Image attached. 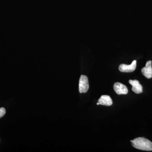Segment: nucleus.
<instances>
[{
  "label": "nucleus",
  "mask_w": 152,
  "mask_h": 152,
  "mask_svg": "<svg viewBox=\"0 0 152 152\" xmlns=\"http://www.w3.org/2000/svg\"><path fill=\"white\" fill-rule=\"evenodd\" d=\"M134 148L145 151H152V142L148 139L143 137H138L131 140Z\"/></svg>",
  "instance_id": "obj_1"
},
{
  "label": "nucleus",
  "mask_w": 152,
  "mask_h": 152,
  "mask_svg": "<svg viewBox=\"0 0 152 152\" xmlns=\"http://www.w3.org/2000/svg\"><path fill=\"white\" fill-rule=\"evenodd\" d=\"M89 89L88 80L87 76L82 75L79 80V90L80 93H86Z\"/></svg>",
  "instance_id": "obj_2"
},
{
  "label": "nucleus",
  "mask_w": 152,
  "mask_h": 152,
  "mask_svg": "<svg viewBox=\"0 0 152 152\" xmlns=\"http://www.w3.org/2000/svg\"><path fill=\"white\" fill-rule=\"evenodd\" d=\"M137 66V61L134 60L131 65L122 64L119 67V69L122 72H132L135 70Z\"/></svg>",
  "instance_id": "obj_3"
},
{
  "label": "nucleus",
  "mask_w": 152,
  "mask_h": 152,
  "mask_svg": "<svg viewBox=\"0 0 152 152\" xmlns=\"http://www.w3.org/2000/svg\"><path fill=\"white\" fill-rule=\"evenodd\" d=\"M113 88L114 91L118 94H128L127 88L121 83H115L114 85Z\"/></svg>",
  "instance_id": "obj_4"
},
{
  "label": "nucleus",
  "mask_w": 152,
  "mask_h": 152,
  "mask_svg": "<svg viewBox=\"0 0 152 152\" xmlns=\"http://www.w3.org/2000/svg\"><path fill=\"white\" fill-rule=\"evenodd\" d=\"M142 74L145 77L148 79H151L152 77V61H148L146 64L145 66L141 70Z\"/></svg>",
  "instance_id": "obj_5"
},
{
  "label": "nucleus",
  "mask_w": 152,
  "mask_h": 152,
  "mask_svg": "<svg viewBox=\"0 0 152 152\" xmlns=\"http://www.w3.org/2000/svg\"><path fill=\"white\" fill-rule=\"evenodd\" d=\"M129 83L132 85V90L133 92L137 94H141L142 92V87L137 80H130Z\"/></svg>",
  "instance_id": "obj_6"
},
{
  "label": "nucleus",
  "mask_w": 152,
  "mask_h": 152,
  "mask_svg": "<svg viewBox=\"0 0 152 152\" xmlns=\"http://www.w3.org/2000/svg\"><path fill=\"white\" fill-rule=\"evenodd\" d=\"M99 104L106 106H110L113 104L111 98L109 96L103 95L98 100Z\"/></svg>",
  "instance_id": "obj_7"
},
{
  "label": "nucleus",
  "mask_w": 152,
  "mask_h": 152,
  "mask_svg": "<svg viewBox=\"0 0 152 152\" xmlns=\"http://www.w3.org/2000/svg\"><path fill=\"white\" fill-rule=\"evenodd\" d=\"M5 114V109L4 107L0 108V118H1L2 117L4 116Z\"/></svg>",
  "instance_id": "obj_8"
},
{
  "label": "nucleus",
  "mask_w": 152,
  "mask_h": 152,
  "mask_svg": "<svg viewBox=\"0 0 152 152\" xmlns=\"http://www.w3.org/2000/svg\"><path fill=\"white\" fill-rule=\"evenodd\" d=\"M97 105H99V102L97 103L96 104Z\"/></svg>",
  "instance_id": "obj_9"
}]
</instances>
